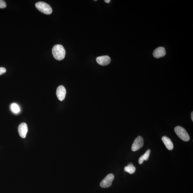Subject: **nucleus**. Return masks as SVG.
Returning a JSON list of instances; mask_svg holds the SVG:
<instances>
[{
	"mask_svg": "<svg viewBox=\"0 0 193 193\" xmlns=\"http://www.w3.org/2000/svg\"><path fill=\"white\" fill-rule=\"evenodd\" d=\"M36 9L41 12L46 14H50L52 12V9L50 6L43 1H39L36 3Z\"/></svg>",
	"mask_w": 193,
	"mask_h": 193,
	"instance_id": "nucleus-2",
	"label": "nucleus"
},
{
	"mask_svg": "<svg viewBox=\"0 0 193 193\" xmlns=\"http://www.w3.org/2000/svg\"><path fill=\"white\" fill-rule=\"evenodd\" d=\"M166 51L165 48L163 47H159L156 48L153 52V56L156 59L163 57L165 55Z\"/></svg>",
	"mask_w": 193,
	"mask_h": 193,
	"instance_id": "nucleus-9",
	"label": "nucleus"
},
{
	"mask_svg": "<svg viewBox=\"0 0 193 193\" xmlns=\"http://www.w3.org/2000/svg\"><path fill=\"white\" fill-rule=\"evenodd\" d=\"M162 140L167 149L169 150H172L174 148V145L170 139L166 136H163Z\"/></svg>",
	"mask_w": 193,
	"mask_h": 193,
	"instance_id": "nucleus-10",
	"label": "nucleus"
},
{
	"mask_svg": "<svg viewBox=\"0 0 193 193\" xmlns=\"http://www.w3.org/2000/svg\"><path fill=\"white\" fill-rule=\"evenodd\" d=\"M174 131L178 137L182 141L187 142L190 139V137L187 131L181 126H176L174 128Z\"/></svg>",
	"mask_w": 193,
	"mask_h": 193,
	"instance_id": "nucleus-3",
	"label": "nucleus"
},
{
	"mask_svg": "<svg viewBox=\"0 0 193 193\" xmlns=\"http://www.w3.org/2000/svg\"><path fill=\"white\" fill-rule=\"evenodd\" d=\"M144 145V141L142 136H139L136 138L131 147L132 151H136L142 148Z\"/></svg>",
	"mask_w": 193,
	"mask_h": 193,
	"instance_id": "nucleus-5",
	"label": "nucleus"
},
{
	"mask_svg": "<svg viewBox=\"0 0 193 193\" xmlns=\"http://www.w3.org/2000/svg\"><path fill=\"white\" fill-rule=\"evenodd\" d=\"M114 175L112 174H109L106 176L100 184L101 187L107 188L112 185V182L114 179Z\"/></svg>",
	"mask_w": 193,
	"mask_h": 193,
	"instance_id": "nucleus-4",
	"label": "nucleus"
},
{
	"mask_svg": "<svg viewBox=\"0 0 193 193\" xmlns=\"http://www.w3.org/2000/svg\"><path fill=\"white\" fill-rule=\"evenodd\" d=\"M11 109L13 112L14 113H18L20 111V109L19 106L17 104H13L11 105Z\"/></svg>",
	"mask_w": 193,
	"mask_h": 193,
	"instance_id": "nucleus-13",
	"label": "nucleus"
},
{
	"mask_svg": "<svg viewBox=\"0 0 193 193\" xmlns=\"http://www.w3.org/2000/svg\"><path fill=\"white\" fill-rule=\"evenodd\" d=\"M151 153V150L150 149H149L146 151V152L144 154V155L141 156L139 157V164H142L144 161H147L149 159V154Z\"/></svg>",
	"mask_w": 193,
	"mask_h": 193,
	"instance_id": "nucleus-11",
	"label": "nucleus"
},
{
	"mask_svg": "<svg viewBox=\"0 0 193 193\" xmlns=\"http://www.w3.org/2000/svg\"><path fill=\"white\" fill-rule=\"evenodd\" d=\"M28 131L27 125L26 123H21L18 126V132L21 137L23 139L25 138Z\"/></svg>",
	"mask_w": 193,
	"mask_h": 193,
	"instance_id": "nucleus-7",
	"label": "nucleus"
},
{
	"mask_svg": "<svg viewBox=\"0 0 193 193\" xmlns=\"http://www.w3.org/2000/svg\"><path fill=\"white\" fill-rule=\"evenodd\" d=\"M105 1V2H106V3H109L111 1L110 0H105L104 1Z\"/></svg>",
	"mask_w": 193,
	"mask_h": 193,
	"instance_id": "nucleus-16",
	"label": "nucleus"
},
{
	"mask_svg": "<svg viewBox=\"0 0 193 193\" xmlns=\"http://www.w3.org/2000/svg\"><path fill=\"white\" fill-rule=\"evenodd\" d=\"M52 53L54 57L57 60H62L65 56V50L61 45H55L52 48Z\"/></svg>",
	"mask_w": 193,
	"mask_h": 193,
	"instance_id": "nucleus-1",
	"label": "nucleus"
},
{
	"mask_svg": "<svg viewBox=\"0 0 193 193\" xmlns=\"http://www.w3.org/2000/svg\"><path fill=\"white\" fill-rule=\"evenodd\" d=\"M6 72V69L3 67H0V76L4 74Z\"/></svg>",
	"mask_w": 193,
	"mask_h": 193,
	"instance_id": "nucleus-15",
	"label": "nucleus"
},
{
	"mask_svg": "<svg viewBox=\"0 0 193 193\" xmlns=\"http://www.w3.org/2000/svg\"><path fill=\"white\" fill-rule=\"evenodd\" d=\"M96 60L98 64L104 66L109 64L111 62V59L109 56H104L96 58Z\"/></svg>",
	"mask_w": 193,
	"mask_h": 193,
	"instance_id": "nucleus-8",
	"label": "nucleus"
},
{
	"mask_svg": "<svg viewBox=\"0 0 193 193\" xmlns=\"http://www.w3.org/2000/svg\"><path fill=\"white\" fill-rule=\"evenodd\" d=\"M6 4L5 1L3 0H0V8H4L6 7Z\"/></svg>",
	"mask_w": 193,
	"mask_h": 193,
	"instance_id": "nucleus-14",
	"label": "nucleus"
},
{
	"mask_svg": "<svg viewBox=\"0 0 193 193\" xmlns=\"http://www.w3.org/2000/svg\"><path fill=\"white\" fill-rule=\"evenodd\" d=\"M191 119H192V121H193V112H192L191 114Z\"/></svg>",
	"mask_w": 193,
	"mask_h": 193,
	"instance_id": "nucleus-17",
	"label": "nucleus"
},
{
	"mask_svg": "<svg viewBox=\"0 0 193 193\" xmlns=\"http://www.w3.org/2000/svg\"><path fill=\"white\" fill-rule=\"evenodd\" d=\"M124 170L126 172L129 173L130 174H134L135 172L136 169L132 164H130L124 167Z\"/></svg>",
	"mask_w": 193,
	"mask_h": 193,
	"instance_id": "nucleus-12",
	"label": "nucleus"
},
{
	"mask_svg": "<svg viewBox=\"0 0 193 193\" xmlns=\"http://www.w3.org/2000/svg\"><path fill=\"white\" fill-rule=\"evenodd\" d=\"M66 91L65 88L63 86H60L57 88L56 91V95L58 99L62 101L65 98Z\"/></svg>",
	"mask_w": 193,
	"mask_h": 193,
	"instance_id": "nucleus-6",
	"label": "nucleus"
}]
</instances>
